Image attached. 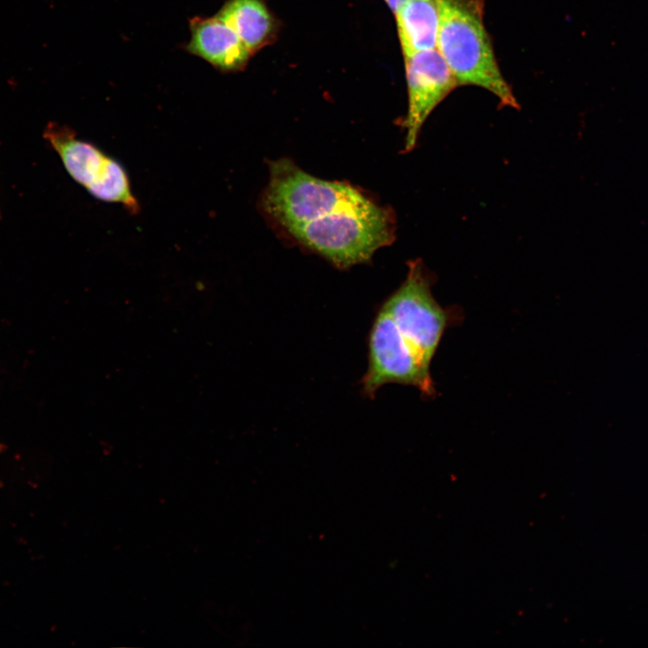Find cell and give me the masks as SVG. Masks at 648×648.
Returning a JSON list of instances; mask_svg holds the SVG:
<instances>
[{"mask_svg": "<svg viewBox=\"0 0 648 648\" xmlns=\"http://www.w3.org/2000/svg\"><path fill=\"white\" fill-rule=\"evenodd\" d=\"M269 172L261 197L265 213L336 266L367 262L393 241L392 210L352 184L315 177L288 158L271 162Z\"/></svg>", "mask_w": 648, "mask_h": 648, "instance_id": "obj_1", "label": "cell"}, {"mask_svg": "<svg viewBox=\"0 0 648 648\" xmlns=\"http://www.w3.org/2000/svg\"><path fill=\"white\" fill-rule=\"evenodd\" d=\"M436 50L457 86H476L493 94L504 106L518 108L499 68L483 22V0H438Z\"/></svg>", "mask_w": 648, "mask_h": 648, "instance_id": "obj_2", "label": "cell"}, {"mask_svg": "<svg viewBox=\"0 0 648 648\" xmlns=\"http://www.w3.org/2000/svg\"><path fill=\"white\" fill-rule=\"evenodd\" d=\"M45 138L58 152L68 173L98 200L118 203L136 215L140 205L125 168L94 144L80 140L66 126L51 123Z\"/></svg>", "mask_w": 648, "mask_h": 648, "instance_id": "obj_3", "label": "cell"}, {"mask_svg": "<svg viewBox=\"0 0 648 648\" xmlns=\"http://www.w3.org/2000/svg\"><path fill=\"white\" fill-rule=\"evenodd\" d=\"M429 281L422 263L410 262L404 282L382 305L403 338L428 367L448 319L446 311L432 295Z\"/></svg>", "mask_w": 648, "mask_h": 648, "instance_id": "obj_4", "label": "cell"}, {"mask_svg": "<svg viewBox=\"0 0 648 648\" xmlns=\"http://www.w3.org/2000/svg\"><path fill=\"white\" fill-rule=\"evenodd\" d=\"M390 382L413 385L425 395L434 394L429 367L403 338L391 315L382 307L369 336V364L363 379L368 397Z\"/></svg>", "mask_w": 648, "mask_h": 648, "instance_id": "obj_5", "label": "cell"}, {"mask_svg": "<svg viewBox=\"0 0 648 648\" xmlns=\"http://www.w3.org/2000/svg\"><path fill=\"white\" fill-rule=\"evenodd\" d=\"M404 62L409 95L404 150L410 151L428 117L458 86L436 49L404 57Z\"/></svg>", "mask_w": 648, "mask_h": 648, "instance_id": "obj_6", "label": "cell"}, {"mask_svg": "<svg viewBox=\"0 0 648 648\" xmlns=\"http://www.w3.org/2000/svg\"><path fill=\"white\" fill-rule=\"evenodd\" d=\"M190 31L186 51L220 71L241 70L252 55L237 33L216 15L194 17L190 21Z\"/></svg>", "mask_w": 648, "mask_h": 648, "instance_id": "obj_7", "label": "cell"}, {"mask_svg": "<svg viewBox=\"0 0 648 648\" xmlns=\"http://www.w3.org/2000/svg\"><path fill=\"white\" fill-rule=\"evenodd\" d=\"M394 14L404 57L436 49L438 0H406Z\"/></svg>", "mask_w": 648, "mask_h": 648, "instance_id": "obj_8", "label": "cell"}, {"mask_svg": "<svg viewBox=\"0 0 648 648\" xmlns=\"http://www.w3.org/2000/svg\"><path fill=\"white\" fill-rule=\"evenodd\" d=\"M216 16L237 33L252 54L274 38V22L261 0H229Z\"/></svg>", "mask_w": 648, "mask_h": 648, "instance_id": "obj_9", "label": "cell"}, {"mask_svg": "<svg viewBox=\"0 0 648 648\" xmlns=\"http://www.w3.org/2000/svg\"><path fill=\"white\" fill-rule=\"evenodd\" d=\"M391 10L395 14L406 0H384Z\"/></svg>", "mask_w": 648, "mask_h": 648, "instance_id": "obj_10", "label": "cell"}]
</instances>
